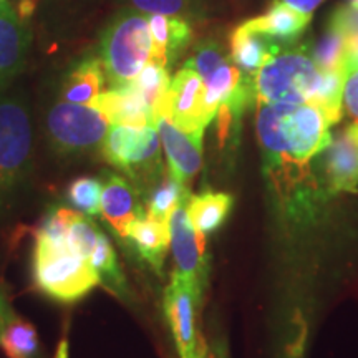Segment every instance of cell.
Here are the masks:
<instances>
[{"label": "cell", "mask_w": 358, "mask_h": 358, "mask_svg": "<svg viewBox=\"0 0 358 358\" xmlns=\"http://www.w3.org/2000/svg\"><path fill=\"white\" fill-rule=\"evenodd\" d=\"M101 217L116 236L123 239L129 224L145 216L140 196L134 186L122 174L103 173L101 178Z\"/></svg>", "instance_id": "obj_15"}, {"label": "cell", "mask_w": 358, "mask_h": 358, "mask_svg": "<svg viewBox=\"0 0 358 358\" xmlns=\"http://www.w3.org/2000/svg\"><path fill=\"white\" fill-rule=\"evenodd\" d=\"M34 169L32 116L25 98L0 93V211L10 209Z\"/></svg>", "instance_id": "obj_2"}, {"label": "cell", "mask_w": 358, "mask_h": 358, "mask_svg": "<svg viewBox=\"0 0 358 358\" xmlns=\"http://www.w3.org/2000/svg\"><path fill=\"white\" fill-rule=\"evenodd\" d=\"M312 57L320 71L347 70L345 35L334 20H330L325 34L312 50Z\"/></svg>", "instance_id": "obj_26"}, {"label": "cell", "mask_w": 358, "mask_h": 358, "mask_svg": "<svg viewBox=\"0 0 358 358\" xmlns=\"http://www.w3.org/2000/svg\"><path fill=\"white\" fill-rule=\"evenodd\" d=\"M342 111L358 124V65H347L345 83H343Z\"/></svg>", "instance_id": "obj_34"}, {"label": "cell", "mask_w": 358, "mask_h": 358, "mask_svg": "<svg viewBox=\"0 0 358 358\" xmlns=\"http://www.w3.org/2000/svg\"><path fill=\"white\" fill-rule=\"evenodd\" d=\"M134 10L148 15H194L196 0H128Z\"/></svg>", "instance_id": "obj_33"}, {"label": "cell", "mask_w": 358, "mask_h": 358, "mask_svg": "<svg viewBox=\"0 0 358 358\" xmlns=\"http://www.w3.org/2000/svg\"><path fill=\"white\" fill-rule=\"evenodd\" d=\"M159 143L158 129L153 124L143 128L110 124L100 150L111 166L143 185H155L164 171Z\"/></svg>", "instance_id": "obj_6"}, {"label": "cell", "mask_w": 358, "mask_h": 358, "mask_svg": "<svg viewBox=\"0 0 358 358\" xmlns=\"http://www.w3.org/2000/svg\"><path fill=\"white\" fill-rule=\"evenodd\" d=\"M352 6H355V7H358V0H352Z\"/></svg>", "instance_id": "obj_38"}, {"label": "cell", "mask_w": 358, "mask_h": 358, "mask_svg": "<svg viewBox=\"0 0 358 358\" xmlns=\"http://www.w3.org/2000/svg\"><path fill=\"white\" fill-rule=\"evenodd\" d=\"M330 20H334L345 35L347 65H358V7H340Z\"/></svg>", "instance_id": "obj_32"}, {"label": "cell", "mask_w": 358, "mask_h": 358, "mask_svg": "<svg viewBox=\"0 0 358 358\" xmlns=\"http://www.w3.org/2000/svg\"><path fill=\"white\" fill-rule=\"evenodd\" d=\"M134 249V252L145 261L153 271L163 268L169 249V227L168 224L158 222L146 216L138 217L129 224L123 237Z\"/></svg>", "instance_id": "obj_20"}, {"label": "cell", "mask_w": 358, "mask_h": 358, "mask_svg": "<svg viewBox=\"0 0 358 358\" xmlns=\"http://www.w3.org/2000/svg\"><path fill=\"white\" fill-rule=\"evenodd\" d=\"M345 71H322V80L310 105L317 106L325 115L330 127L342 118V95L345 83Z\"/></svg>", "instance_id": "obj_27"}, {"label": "cell", "mask_w": 358, "mask_h": 358, "mask_svg": "<svg viewBox=\"0 0 358 358\" xmlns=\"http://www.w3.org/2000/svg\"><path fill=\"white\" fill-rule=\"evenodd\" d=\"M0 348L8 358H38L40 343L35 327L17 317L0 337Z\"/></svg>", "instance_id": "obj_25"}, {"label": "cell", "mask_w": 358, "mask_h": 358, "mask_svg": "<svg viewBox=\"0 0 358 358\" xmlns=\"http://www.w3.org/2000/svg\"><path fill=\"white\" fill-rule=\"evenodd\" d=\"M13 319H17L15 312H13V308L10 303H8L6 295L0 290V337H2L3 330L7 329V325L10 324Z\"/></svg>", "instance_id": "obj_35"}, {"label": "cell", "mask_w": 358, "mask_h": 358, "mask_svg": "<svg viewBox=\"0 0 358 358\" xmlns=\"http://www.w3.org/2000/svg\"><path fill=\"white\" fill-rule=\"evenodd\" d=\"M100 236L101 231L98 229L96 224L85 214H80L75 219V222L71 224L69 234H66V244L75 254L90 261V256L95 250Z\"/></svg>", "instance_id": "obj_30"}, {"label": "cell", "mask_w": 358, "mask_h": 358, "mask_svg": "<svg viewBox=\"0 0 358 358\" xmlns=\"http://www.w3.org/2000/svg\"><path fill=\"white\" fill-rule=\"evenodd\" d=\"M284 47H287V45L250 29L244 22V24L237 25L234 32L231 34L229 55L234 65L241 70V73L245 78L254 80L257 71L262 69V65L268 58L280 52Z\"/></svg>", "instance_id": "obj_16"}, {"label": "cell", "mask_w": 358, "mask_h": 358, "mask_svg": "<svg viewBox=\"0 0 358 358\" xmlns=\"http://www.w3.org/2000/svg\"><path fill=\"white\" fill-rule=\"evenodd\" d=\"M203 285L174 274L164 289V315L179 358H206L209 348L199 327Z\"/></svg>", "instance_id": "obj_8"}, {"label": "cell", "mask_w": 358, "mask_h": 358, "mask_svg": "<svg viewBox=\"0 0 358 358\" xmlns=\"http://www.w3.org/2000/svg\"><path fill=\"white\" fill-rule=\"evenodd\" d=\"M80 214L82 213L73 211V209L66 208V206L53 208L52 211L47 214V217L43 219L37 237H42V239L53 244H65L66 234H69L71 224L75 222V219H77Z\"/></svg>", "instance_id": "obj_31"}, {"label": "cell", "mask_w": 358, "mask_h": 358, "mask_svg": "<svg viewBox=\"0 0 358 358\" xmlns=\"http://www.w3.org/2000/svg\"><path fill=\"white\" fill-rule=\"evenodd\" d=\"M191 198L189 187L179 182L168 168L156 179L151 189H148L146 216L158 222L168 224L169 217L179 204L187 203Z\"/></svg>", "instance_id": "obj_23"}, {"label": "cell", "mask_w": 358, "mask_h": 358, "mask_svg": "<svg viewBox=\"0 0 358 358\" xmlns=\"http://www.w3.org/2000/svg\"><path fill=\"white\" fill-rule=\"evenodd\" d=\"M96 110H100L110 124H127V127H155V113L150 105L145 101L140 93L131 87V83L124 87L110 88L103 92L96 103Z\"/></svg>", "instance_id": "obj_17"}, {"label": "cell", "mask_w": 358, "mask_h": 358, "mask_svg": "<svg viewBox=\"0 0 358 358\" xmlns=\"http://www.w3.org/2000/svg\"><path fill=\"white\" fill-rule=\"evenodd\" d=\"M129 83H131V87L136 90L143 98H145V101L150 105V108L153 110L155 113L161 98H163L164 93L168 92L169 83H171V77H169L166 66L150 60L145 66H143L140 73L136 75V78Z\"/></svg>", "instance_id": "obj_28"}, {"label": "cell", "mask_w": 358, "mask_h": 358, "mask_svg": "<svg viewBox=\"0 0 358 358\" xmlns=\"http://www.w3.org/2000/svg\"><path fill=\"white\" fill-rule=\"evenodd\" d=\"M319 156L329 194L358 191V124L340 129Z\"/></svg>", "instance_id": "obj_13"}, {"label": "cell", "mask_w": 358, "mask_h": 358, "mask_svg": "<svg viewBox=\"0 0 358 358\" xmlns=\"http://www.w3.org/2000/svg\"><path fill=\"white\" fill-rule=\"evenodd\" d=\"M322 80V71L308 43L295 42L272 55L254 77L256 101L310 103Z\"/></svg>", "instance_id": "obj_4"}, {"label": "cell", "mask_w": 358, "mask_h": 358, "mask_svg": "<svg viewBox=\"0 0 358 358\" xmlns=\"http://www.w3.org/2000/svg\"><path fill=\"white\" fill-rule=\"evenodd\" d=\"M66 199L85 216H98L101 213V179L93 176L73 179L66 189Z\"/></svg>", "instance_id": "obj_29"}, {"label": "cell", "mask_w": 358, "mask_h": 358, "mask_svg": "<svg viewBox=\"0 0 358 358\" xmlns=\"http://www.w3.org/2000/svg\"><path fill=\"white\" fill-rule=\"evenodd\" d=\"M158 116H164L186 133H204L213 122L206 110L203 80L189 66H182L171 78L168 92L155 111V122Z\"/></svg>", "instance_id": "obj_10"}, {"label": "cell", "mask_w": 358, "mask_h": 358, "mask_svg": "<svg viewBox=\"0 0 358 358\" xmlns=\"http://www.w3.org/2000/svg\"><path fill=\"white\" fill-rule=\"evenodd\" d=\"M90 264L100 277V284L105 285L106 289L118 295V297H127L128 285L122 267L118 264V256H116L113 244L110 243V239L103 232L100 239H98L95 250L90 256Z\"/></svg>", "instance_id": "obj_24"}, {"label": "cell", "mask_w": 358, "mask_h": 358, "mask_svg": "<svg viewBox=\"0 0 358 358\" xmlns=\"http://www.w3.org/2000/svg\"><path fill=\"white\" fill-rule=\"evenodd\" d=\"M105 85L106 75L100 57H87L65 75L62 100L96 108Z\"/></svg>", "instance_id": "obj_19"}, {"label": "cell", "mask_w": 358, "mask_h": 358, "mask_svg": "<svg viewBox=\"0 0 358 358\" xmlns=\"http://www.w3.org/2000/svg\"><path fill=\"white\" fill-rule=\"evenodd\" d=\"M148 24L153 40L151 62L168 69L191 43L192 27L186 19L178 15H150Z\"/></svg>", "instance_id": "obj_18"}, {"label": "cell", "mask_w": 358, "mask_h": 358, "mask_svg": "<svg viewBox=\"0 0 358 358\" xmlns=\"http://www.w3.org/2000/svg\"><path fill=\"white\" fill-rule=\"evenodd\" d=\"M232 208V196L227 192L206 191L198 196H191L186 203L187 214L201 234L208 236L217 231L229 216Z\"/></svg>", "instance_id": "obj_22"}, {"label": "cell", "mask_w": 358, "mask_h": 358, "mask_svg": "<svg viewBox=\"0 0 358 358\" xmlns=\"http://www.w3.org/2000/svg\"><path fill=\"white\" fill-rule=\"evenodd\" d=\"M45 129L55 153L78 156L101 148L110 122L93 106L62 100L48 110Z\"/></svg>", "instance_id": "obj_7"}, {"label": "cell", "mask_w": 358, "mask_h": 358, "mask_svg": "<svg viewBox=\"0 0 358 358\" xmlns=\"http://www.w3.org/2000/svg\"><path fill=\"white\" fill-rule=\"evenodd\" d=\"M161 145L168 161V171L179 182L189 187L191 181L203 166V138L204 133H186L169 122L164 116H158L155 122Z\"/></svg>", "instance_id": "obj_14"}, {"label": "cell", "mask_w": 358, "mask_h": 358, "mask_svg": "<svg viewBox=\"0 0 358 358\" xmlns=\"http://www.w3.org/2000/svg\"><path fill=\"white\" fill-rule=\"evenodd\" d=\"M153 53L150 24L134 8L120 10L105 27L100 40V60L110 88L124 87L136 78Z\"/></svg>", "instance_id": "obj_3"}, {"label": "cell", "mask_w": 358, "mask_h": 358, "mask_svg": "<svg viewBox=\"0 0 358 358\" xmlns=\"http://www.w3.org/2000/svg\"><path fill=\"white\" fill-rule=\"evenodd\" d=\"M257 103L256 129L266 169L280 194L307 181L310 161L332 141L330 123L310 103Z\"/></svg>", "instance_id": "obj_1"}, {"label": "cell", "mask_w": 358, "mask_h": 358, "mask_svg": "<svg viewBox=\"0 0 358 358\" xmlns=\"http://www.w3.org/2000/svg\"><path fill=\"white\" fill-rule=\"evenodd\" d=\"M34 284L52 301L73 303L82 301L100 284L88 259L80 257L69 244H53L37 237L32 259Z\"/></svg>", "instance_id": "obj_5"}, {"label": "cell", "mask_w": 358, "mask_h": 358, "mask_svg": "<svg viewBox=\"0 0 358 358\" xmlns=\"http://www.w3.org/2000/svg\"><path fill=\"white\" fill-rule=\"evenodd\" d=\"M185 66L194 70L203 80L206 110L213 120L224 101L236 95L245 83L254 82L241 73L231 55H227L222 45L214 38L198 42Z\"/></svg>", "instance_id": "obj_9"}, {"label": "cell", "mask_w": 358, "mask_h": 358, "mask_svg": "<svg viewBox=\"0 0 358 358\" xmlns=\"http://www.w3.org/2000/svg\"><path fill=\"white\" fill-rule=\"evenodd\" d=\"M282 2L302 13H312L324 0H282Z\"/></svg>", "instance_id": "obj_36"}, {"label": "cell", "mask_w": 358, "mask_h": 358, "mask_svg": "<svg viewBox=\"0 0 358 358\" xmlns=\"http://www.w3.org/2000/svg\"><path fill=\"white\" fill-rule=\"evenodd\" d=\"M32 47V30L27 19L7 0H0V93L25 70Z\"/></svg>", "instance_id": "obj_12"}, {"label": "cell", "mask_w": 358, "mask_h": 358, "mask_svg": "<svg viewBox=\"0 0 358 358\" xmlns=\"http://www.w3.org/2000/svg\"><path fill=\"white\" fill-rule=\"evenodd\" d=\"M310 20L312 13H302L289 7L282 0H275L264 15L250 19L245 24L257 32L290 45L301 40V35L306 32Z\"/></svg>", "instance_id": "obj_21"}, {"label": "cell", "mask_w": 358, "mask_h": 358, "mask_svg": "<svg viewBox=\"0 0 358 358\" xmlns=\"http://www.w3.org/2000/svg\"><path fill=\"white\" fill-rule=\"evenodd\" d=\"M169 245L174 259V274L186 277L199 285L208 280L206 236L192 226L186 203L179 204L168 221Z\"/></svg>", "instance_id": "obj_11"}, {"label": "cell", "mask_w": 358, "mask_h": 358, "mask_svg": "<svg viewBox=\"0 0 358 358\" xmlns=\"http://www.w3.org/2000/svg\"><path fill=\"white\" fill-rule=\"evenodd\" d=\"M206 358H224V355L219 350H209L208 355H206Z\"/></svg>", "instance_id": "obj_37"}]
</instances>
